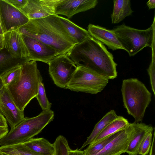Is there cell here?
Wrapping results in <instances>:
<instances>
[{"instance_id": "6da1fadb", "label": "cell", "mask_w": 155, "mask_h": 155, "mask_svg": "<svg viewBox=\"0 0 155 155\" xmlns=\"http://www.w3.org/2000/svg\"><path fill=\"white\" fill-rule=\"evenodd\" d=\"M58 15L29 20L19 30L21 34L35 38L54 49L59 55L68 54L77 43L70 36Z\"/></svg>"}, {"instance_id": "7a4b0ae2", "label": "cell", "mask_w": 155, "mask_h": 155, "mask_svg": "<svg viewBox=\"0 0 155 155\" xmlns=\"http://www.w3.org/2000/svg\"><path fill=\"white\" fill-rule=\"evenodd\" d=\"M77 66L90 68L109 79L117 76L112 54L104 45L92 37L75 45L68 54Z\"/></svg>"}, {"instance_id": "3957f363", "label": "cell", "mask_w": 155, "mask_h": 155, "mask_svg": "<svg viewBox=\"0 0 155 155\" xmlns=\"http://www.w3.org/2000/svg\"><path fill=\"white\" fill-rule=\"evenodd\" d=\"M41 76L36 61H27L22 65L20 77L6 87L12 99L20 110L24 111L37 95L38 81Z\"/></svg>"}, {"instance_id": "277c9868", "label": "cell", "mask_w": 155, "mask_h": 155, "mask_svg": "<svg viewBox=\"0 0 155 155\" xmlns=\"http://www.w3.org/2000/svg\"><path fill=\"white\" fill-rule=\"evenodd\" d=\"M121 91L124 107L136 123L142 121L146 110L151 101L152 94L137 78L123 81Z\"/></svg>"}, {"instance_id": "5b68a950", "label": "cell", "mask_w": 155, "mask_h": 155, "mask_svg": "<svg viewBox=\"0 0 155 155\" xmlns=\"http://www.w3.org/2000/svg\"><path fill=\"white\" fill-rule=\"evenodd\" d=\"M54 118V112L43 111L38 116L25 117L0 140V147L23 143L37 135Z\"/></svg>"}, {"instance_id": "8992f818", "label": "cell", "mask_w": 155, "mask_h": 155, "mask_svg": "<svg viewBox=\"0 0 155 155\" xmlns=\"http://www.w3.org/2000/svg\"><path fill=\"white\" fill-rule=\"evenodd\" d=\"M155 17L152 25L146 29H139L124 23L112 30L116 36L123 50L130 57L133 56L144 48H152L155 41Z\"/></svg>"}, {"instance_id": "52a82bcc", "label": "cell", "mask_w": 155, "mask_h": 155, "mask_svg": "<svg viewBox=\"0 0 155 155\" xmlns=\"http://www.w3.org/2000/svg\"><path fill=\"white\" fill-rule=\"evenodd\" d=\"M104 75L87 67L77 66L66 89L72 91L96 94L101 92L109 82Z\"/></svg>"}, {"instance_id": "ba28073f", "label": "cell", "mask_w": 155, "mask_h": 155, "mask_svg": "<svg viewBox=\"0 0 155 155\" xmlns=\"http://www.w3.org/2000/svg\"><path fill=\"white\" fill-rule=\"evenodd\" d=\"M48 64L49 74L54 84L61 88L66 89L77 66L67 54L57 56Z\"/></svg>"}, {"instance_id": "9c48e42d", "label": "cell", "mask_w": 155, "mask_h": 155, "mask_svg": "<svg viewBox=\"0 0 155 155\" xmlns=\"http://www.w3.org/2000/svg\"><path fill=\"white\" fill-rule=\"evenodd\" d=\"M0 20L4 34L19 29L27 24L29 19L20 9L5 0H0Z\"/></svg>"}, {"instance_id": "30bf717a", "label": "cell", "mask_w": 155, "mask_h": 155, "mask_svg": "<svg viewBox=\"0 0 155 155\" xmlns=\"http://www.w3.org/2000/svg\"><path fill=\"white\" fill-rule=\"evenodd\" d=\"M98 3L97 0H53L54 14L70 18L76 14L94 8Z\"/></svg>"}, {"instance_id": "8fae6325", "label": "cell", "mask_w": 155, "mask_h": 155, "mask_svg": "<svg viewBox=\"0 0 155 155\" xmlns=\"http://www.w3.org/2000/svg\"><path fill=\"white\" fill-rule=\"evenodd\" d=\"M21 35L29 52V61H39L48 64L59 55L54 49L49 45L35 38Z\"/></svg>"}, {"instance_id": "7c38bea8", "label": "cell", "mask_w": 155, "mask_h": 155, "mask_svg": "<svg viewBox=\"0 0 155 155\" xmlns=\"http://www.w3.org/2000/svg\"><path fill=\"white\" fill-rule=\"evenodd\" d=\"M0 108L11 129L15 127L25 118L24 111L20 110L17 107L7 87L4 86L0 95Z\"/></svg>"}, {"instance_id": "4fadbf2b", "label": "cell", "mask_w": 155, "mask_h": 155, "mask_svg": "<svg viewBox=\"0 0 155 155\" xmlns=\"http://www.w3.org/2000/svg\"><path fill=\"white\" fill-rule=\"evenodd\" d=\"M3 35L4 48L12 56L28 58L29 52L19 29L8 31Z\"/></svg>"}, {"instance_id": "5bb4252c", "label": "cell", "mask_w": 155, "mask_h": 155, "mask_svg": "<svg viewBox=\"0 0 155 155\" xmlns=\"http://www.w3.org/2000/svg\"><path fill=\"white\" fill-rule=\"evenodd\" d=\"M133 128L132 123L120 131L118 134L95 155H120L125 153Z\"/></svg>"}, {"instance_id": "9a60e30c", "label": "cell", "mask_w": 155, "mask_h": 155, "mask_svg": "<svg viewBox=\"0 0 155 155\" xmlns=\"http://www.w3.org/2000/svg\"><path fill=\"white\" fill-rule=\"evenodd\" d=\"M29 20L41 18L54 14L53 0H28L20 9Z\"/></svg>"}, {"instance_id": "2e32d148", "label": "cell", "mask_w": 155, "mask_h": 155, "mask_svg": "<svg viewBox=\"0 0 155 155\" xmlns=\"http://www.w3.org/2000/svg\"><path fill=\"white\" fill-rule=\"evenodd\" d=\"M88 31L94 39L99 41L109 49L115 51L123 49L116 36L111 30L99 25L90 24L87 27Z\"/></svg>"}, {"instance_id": "e0dca14e", "label": "cell", "mask_w": 155, "mask_h": 155, "mask_svg": "<svg viewBox=\"0 0 155 155\" xmlns=\"http://www.w3.org/2000/svg\"><path fill=\"white\" fill-rule=\"evenodd\" d=\"M133 128L127 148L125 152L129 155H137L138 147L143 138L149 132L153 131L151 125L142 123H132Z\"/></svg>"}, {"instance_id": "ac0fdd59", "label": "cell", "mask_w": 155, "mask_h": 155, "mask_svg": "<svg viewBox=\"0 0 155 155\" xmlns=\"http://www.w3.org/2000/svg\"><path fill=\"white\" fill-rule=\"evenodd\" d=\"M63 25L70 36L77 44L91 37L88 31L81 27L68 19L59 16Z\"/></svg>"}, {"instance_id": "d6986e66", "label": "cell", "mask_w": 155, "mask_h": 155, "mask_svg": "<svg viewBox=\"0 0 155 155\" xmlns=\"http://www.w3.org/2000/svg\"><path fill=\"white\" fill-rule=\"evenodd\" d=\"M113 3V10L111 16L112 24L120 22L133 12L130 0H114Z\"/></svg>"}, {"instance_id": "ffe728a7", "label": "cell", "mask_w": 155, "mask_h": 155, "mask_svg": "<svg viewBox=\"0 0 155 155\" xmlns=\"http://www.w3.org/2000/svg\"><path fill=\"white\" fill-rule=\"evenodd\" d=\"M23 144L31 150L44 155H54V147L44 138H32Z\"/></svg>"}, {"instance_id": "44dd1931", "label": "cell", "mask_w": 155, "mask_h": 155, "mask_svg": "<svg viewBox=\"0 0 155 155\" xmlns=\"http://www.w3.org/2000/svg\"><path fill=\"white\" fill-rule=\"evenodd\" d=\"M118 117L114 110H111L106 114L96 124L91 133L79 150L82 149L86 146L93 142L104 128Z\"/></svg>"}, {"instance_id": "7402d4cb", "label": "cell", "mask_w": 155, "mask_h": 155, "mask_svg": "<svg viewBox=\"0 0 155 155\" xmlns=\"http://www.w3.org/2000/svg\"><path fill=\"white\" fill-rule=\"evenodd\" d=\"M28 58L13 57L4 48L0 51V77L13 68L28 61Z\"/></svg>"}, {"instance_id": "603a6c76", "label": "cell", "mask_w": 155, "mask_h": 155, "mask_svg": "<svg viewBox=\"0 0 155 155\" xmlns=\"http://www.w3.org/2000/svg\"><path fill=\"white\" fill-rule=\"evenodd\" d=\"M129 123L127 119L122 116H118L104 128L92 143L124 129Z\"/></svg>"}, {"instance_id": "cb8c5ba5", "label": "cell", "mask_w": 155, "mask_h": 155, "mask_svg": "<svg viewBox=\"0 0 155 155\" xmlns=\"http://www.w3.org/2000/svg\"><path fill=\"white\" fill-rule=\"evenodd\" d=\"M0 151L7 155H44L31 150L23 143L0 147Z\"/></svg>"}, {"instance_id": "d4e9b609", "label": "cell", "mask_w": 155, "mask_h": 155, "mask_svg": "<svg viewBox=\"0 0 155 155\" xmlns=\"http://www.w3.org/2000/svg\"><path fill=\"white\" fill-rule=\"evenodd\" d=\"M121 130L90 144L87 148L83 150L84 155H95L97 154L117 136Z\"/></svg>"}, {"instance_id": "484cf974", "label": "cell", "mask_w": 155, "mask_h": 155, "mask_svg": "<svg viewBox=\"0 0 155 155\" xmlns=\"http://www.w3.org/2000/svg\"><path fill=\"white\" fill-rule=\"evenodd\" d=\"M35 97L37 99L43 111L50 110L51 103L49 102L46 97L41 76L39 80L38 93Z\"/></svg>"}, {"instance_id": "4316f807", "label": "cell", "mask_w": 155, "mask_h": 155, "mask_svg": "<svg viewBox=\"0 0 155 155\" xmlns=\"http://www.w3.org/2000/svg\"><path fill=\"white\" fill-rule=\"evenodd\" d=\"M53 144L54 147V155H69L71 148L67 140L64 136H58Z\"/></svg>"}, {"instance_id": "83f0119b", "label": "cell", "mask_w": 155, "mask_h": 155, "mask_svg": "<svg viewBox=\"0 0 155 155\" xmlns=\"http://www.w3.org/2000/svg\"><path fill=\"white\" fill-rule=\"evenodd\" d=\"M22 67V65L15 66L5 72L0 77L4 86L7 87L12 82L20 77Z\"/></svg>"}, {"instance_id": "f1b7e54d", "label": "cell", "mask_w": 155, "mask_h": 155, "mask_svg": "<svg viewBox=\"0 0 155 155\" xmlns=\"http://www.w3.org/2000/svg\"><path fill=\"white\" fill-rule=\"evenodd\" d=\"M153 131L148 133L143 138L138 147L137 155H147L149 153L152 143Z\"/></svg>"}, {"instance_id": "f546056e", "label": "cell", "mask_w": 155, "mask_h": 155, "mask_svg": "<svg viewBox=\"0 0 155 155\" xmlns=\"http://www.w3.org/2000/svg\"><path fill=\"white\" fill-rule=\"evenodd\" d=\"M152 59L150 64L147 70L149 74L151 86L154 95H155V42H153L152 47Z\"/></svg>"}, {"instance_id": "4dcf8cb0", "label": "cell", "mask_w": 155, "mask_h": 155, "mask_svg": "<svg viewBox=\"0 0 155 155\" xmlns=\"http://www.w3.org/2000/svg\"><path fill=\"white\" fill-rule=\"evenodd\" d=\"M15 8L21 9L26 5L28 0H5Z\"/></svg>"}, {"instance_id": "1f68e13d", "label": "cell", "mask_w": 155, "mask_h": 155, "mask_svg": "<svg viewBox=\"0 0 155 155\" xmlns=\"http://www.w3.org/2000/svg\"><path fill=\"white\" fill-rule=\"evenodd\" d=\"M0 127L8 128L7 120L4 115L0 113Z\"/></svg>"}, {"instance_id": "d6a6232c", "label": "cell", "mask_w": 155, "mask_h": 155, "mask_svg": "<svg viewBox=\"0 0 155 155\" xmlns=\"http://www.w3.org/2000/svg\"><path fill=\"white\" fill-rule=\"evenodd\" d=\"M69 155H85L83 151H82L78 149L75 150L71 149L69 152Z\"/></svg>"}, {"instance_id": "836d02e7", "label": "cell", "mask_w": 155, "mask_h": 155, "mask_svg": "<svg viewBox=\"0 0 155 155\" xmlns=\"http://www.w3.org/2000/svg\"><path fill=\"white\" fill-rule=\"evenodd\" d=\"M8 131V128L0 127V140L3 137Z\"/></svg>"}, {"instance_id": "e575fe53", "label": "cell", "mask_w": 155, "mask_h": 155, "mask_svg": "<svg viewBox=\"0 0 155 155\" xmlns=\"http://www.w3.org/2000/svg\"><path fill=\"white\" fill-rule=\"evenodd\" d=\"M154 133V132L153 139L150 150L149 155H155Z\"/></svg>"}, {"instance_id": "d590c367", "label": "cell", "mask_w": 155, "mask_h": 155, "mask_svg": "<svg viewBox=\"0 0 155 155\" xmlns=\"http://www.w3.org/2000/svg\"><path fill=\"white\" fill-rule=\"evenodd\" d=\"M147 4L149 9L154 8H155V0H149L147 2Z\"/></svg>"}, {"instance_id": "8d00e7d4", "label": "cell", "mask_w": 155, "mask_h": 155, "mask_svg": "<svg viewBox=\"0 0 155 155\" xmlns=\"http://www.w3.org/2000/svg\"><path fill=\"white\" fill-rule=\"evenodd\" d=\"M4 37L3 35L0 34V51L4 48Z\"/></svg>"}, {"instance_id": "74e56055", "label": "cell", "mask_w": 155, "mask_h": 155, "mask_svg": "<svg viewBox=\"0 0 155 155\" xmlns=\"http://www.w3.org/2000/svg\"><path fill=\"white\" fill-rule=\"evenodd\" d=\"M4 87V85H3V84L2 82V81L0 78V95L1 91H2V89H3ZM0 113L2 114L1 111V110L0 108Z\"/></svg>"}, {"instance_id": "f35d334b", "label": "cell", "mask_w": 155, "mask_h": 155, "mask_svg": "<svg viewBox=\"0 0 155 155\" xmlns=\"http://www.w3.org/2000/svg\"><path fill=\"white\" fill-rule=\"evenodd\" d=\"M0 34L1 35H3V32L2 29V27L1 25L0 20Z\"/></svg>"}, {"instance_id": "ab89813d", "label": "cell", "mask_w": 155, "mask_h": 155, "mask_svg": "<svg viewBox=\"0 0 155 155\" xmlns=\"http://www.w3.org/2000/svg\"><path fill=\"white\" fill-rule=\"evenodd\" d=\"M0 155H5L0 151Z\"/></svg>"}, {"instance_id": "60d3db41", "label": "cell", "mask_w": 155, "mask_h": 155, "mask_svg": "<svg viewBox=\"0 0 155 155\" xmlns=\"http://www.w3.org/2000/svg\"><path fill=\"white\" fill-rule=\"evenodd\" d=\"M5 154V155H6V154Z\"/></svg>"}]
</instances>
